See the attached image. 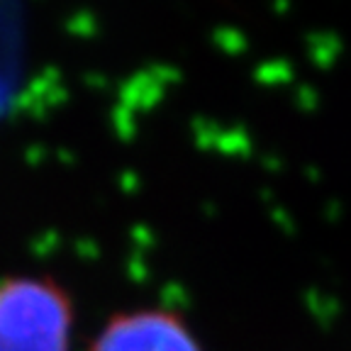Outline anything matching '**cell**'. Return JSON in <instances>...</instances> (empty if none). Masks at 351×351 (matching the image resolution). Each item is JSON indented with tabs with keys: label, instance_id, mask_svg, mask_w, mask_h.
Wrapping results in <instances>:
<instances>
[{
	"label": "cell",
	"instance_id": "1",
	"mask_svg": "<svg viewBox=\"0 0 351 351\" xmlns=\"http://www.w3.org/2000/svg\"><path fill=\"white\" fill-rule=\"evenodd\" d=\"M73 300L51 276L0 280V351H71Z\"/></svg>",
	"mask_w": 351,
	"mask_h": 351
},
{
	"label": "cell",
	"instance_id": "2",
	"mask_svg": "<svg viewBox=\"0 0 351 351\" xmlns=\"http://www.w3.org/2000/svg\"><path fill=\"white\" fill-rule=\"evenodd\" d=\"M88 351H203V346L178 313L139 307L112 315Z\"/></svg>",
	"mask_w": 351,
	"mask_h": 351
}]
</instances>
